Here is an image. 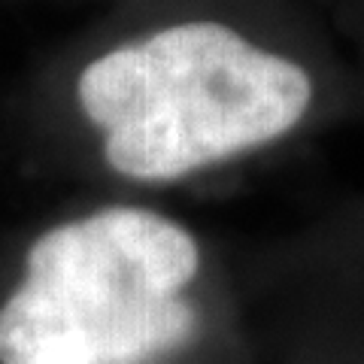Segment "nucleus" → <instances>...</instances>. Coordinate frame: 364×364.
I'll return each instance as SVG.
<instances>
[{"instance_id": "f257e3e1", "label": "nucleus", "mask_w": 364, "mask_h": 364, "mask_svg": "<svg viewBox=\"0 0 364 364\" xmlns=\"http://www.w3.org/2000/svg\"><path fill=\"white\" fill-rule=\"evenodd\" d=\"M322 97L316 61L215 18L116 46L76 82L79 107L104 131L109 167L149 182L282 143Z\"/></svg>"}, {"instance_id": "f03ea898", "label": "nucleus", "mask_w": 364, "mask_h": 364, "mask_svg": "<svg viewBox=\"0 0 364 364\" xmlns=\"http://www.w3.org/2000/svg\"><path fill=\"white\" fill-rule=\"evenodd\" d=\"M198 243L152 210L109 207L46 231L0 306L4 364H140L195 334L182 289Z\"/></svg>"}]
</instances>
